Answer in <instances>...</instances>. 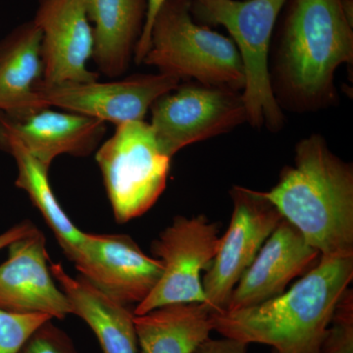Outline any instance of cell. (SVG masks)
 <instances>
[{"label":"cell","instance_id":"cell-1","mask_svg":"<svg viewBox=\"0 0 353 353\" xmlns=\"http://www.w3.org/2000/svg\"><path fill=\"white\" fill-rule=\"evenodd\" d=\"M263 194L320 256H353V167L321 134L296 143L294 164Z\"/></svg>","mask_w":353,"mask_h":353},{"label":"cell","instance_id":"cell-2","mask_svg":"<svg viewBox=\"0 0 353 353\" xmlns=\"http://www.w3.org/2000/svg\"><path fill=\"white\" fill-rule=\"evenodd\" d=\"M353 279V256H320L280 296L252 307L212 312L222 336L268 345L278 353H317L334 306Z\"/></svg>","mask_w":353,"mask_h":353},{"label":"cell","instance_id":"cell-3","mask_svg":"<svg viewBox=\"0 0 353 353\" xmlns=\"http://www.w3.org/2000/svg\"><path fill=\"white\" fill-rule=\"evenodd\" d=\"M352 61V23L341 0H294L272 83L279 104L301 112L333 106L334 73Z\"/></svg>","mask_w":353,"mask_h":353},{"label":"cell","instance_id":"cell-4","mask_svg":"<svg viewBox=\"0 0 353 353\" xmlns=\"http://www.w3.org/2000/svg\"><path fill=\"white\" fill-rule=\"evenodd\" d=\"M287 0H190L196 19L226 28L245 72L241 97L246 122L256 129L280 131L284 114L272 87L269 53L276 21Z\"/></svg>","mask_w":353,"mask_h":353},{"label":"cell","instance_id":"cell-5","mask_svg":"<svg viewBox=\"0 0 353 353\" xmlns=\"http://www.w3.org/2000/svg\"><path fill=\"white\" fill-rule=\"evenodd\" d=\"M143 64L159 73L240 92L245 72L234 41L192 20L190 0H166L153 22Z\"/></svg>","mask_w":353,"mask_h":353},{"label":"cell","instance_id":"cell-6","mask_svg":"<svg viewBox=\"0 0 353 353\" xmlns=\"http://www.w3.org/2000/svg\"><path fill=\"white\" fill-rule=\"evenodd\" d=\"M171 159L148 123L130 121L116 126L95 152L116 222L141 217L157 203L166 189Z\"/></svg>","mask_w":353,"mask_h":353},{"label":"cell","instance_id":"cell-7","mask_svg":"<svg viewBox=\"0 0 353 353\" xmlns=\"http://www.w3.org/2000/svg\"><path fill=\"white\" fill-rule=\"evenodd\" d=\"M220 227L205 215L176 216L152 241L163 273L157 287L134 308V315L176 303H205L201 273L212 264L220 245Z\"/></svg>","mask_w":353,"mask_h":353},{"label":"cell","instance_id":"cell-8","mask_svg":"<svg viewBox=\"0 0 353 353\" xmlns=\"http://www.w3.org/2000/svg\"><path fill=\"white\" fill-rule=\"evenodd\" d=\"M150 110V126L170 157L185 146L226 134L246 122L241 94L197 82L162 95Z\"/></svg>","mask_w":353,"mask_h":353},{"label":"cell","instance_id":"cell-9","mask_svg":"<svg viewBox=\"0 0 353 353\" xmlns=\"http://www.w3.org/2000/svg\"><path fill=\"white\" fill-rule=\"evenodd\" d=\"M230 196L234 206L231 221L202 279L205 303L214 311L225 310L239 280L283 219L263 192L234 185Z\"/></svg>","mask_w":353,"mask_h":353},{"label":"cell","instance_id":"cell-10","mask_svg":"<svg viewBox=\"0 0 353 353\" xmlns=\"http://www.w3.org/2000/svg\"><path fill=\"white\" fill-rule=\"evenodd\" d=\"M181 80L167 74H139L111 82L46 83L34 92L48 108L82 114L116 126L145 119L152 104L180 85Z\"/></svg>","mask_w":353,"mask_h":353},{"label":"cell","instance_id":"cell-11","mask_svg":"<svg viewBox=\"0 0 353 353\" xmlns=\"http://www.w3.org/2000/svg\"><path fill=\"white\" fill-rule=\"evenodd\" d=\"M74 263L90 284L128 306L143 303L163 273L161 261L128 234H83Z\"/></svg>","mask_w":353,"mask_h":353},{"label":"cell","instance_id":"cell-12","mask_svg":"<svg viewBox=\"0 0 353 353\" xmlns=\"http://www.w3.org/2000/svg\"><path fill=\"white\" fill-rule=\"evenodd\" d=\"M32 21L43 34L44 83L99 80L88 68L94 38L83 0H39Z\"/></svg>","mask_w":353,"mask_h":353},{"label":"cell","instance_id":"cell-13","mask_svg":"<svg viewBox=\"0 0 353 353\" xmlns=\"http://www.w3.org/2000/svg\"><path fill=\"white\" fill-rule=\"evenodd\" d=\"M44 234L36 228L10 243L0 265V308L20 314H46L64 319L72 314L63 290L48 267Z\"/></svg>","mask_w":353,"mask_h":353},{"label":"cell","instance_id":"cell-14","mask_svg":"<svg viewBox=\"0 0 353 353\" xmlns=\"http://www.w3.org/2000/svg\"><path fill=\"white\" fill-rule=\"evenodd\" d=\"M319 259L303 234L283 218L239 280L225 310L252 307L280 296Z\"/></svg>","mask_w":353,"mask_h":353},{"label":"cell","instance_id":"cell-15","mask_svg":"<svg viewBox=\"0 0 353 353\" xmlns=\"http://www.w3.org/2000/svg\"><path fill=\"white\" fill-rule=\"evenodd\" d=\"M106 123L82 114L43 108L11 118L0 113V132L17 141L46 169L61 155L87 157L99 148Z\"/></svg>","mask_w":353,"mask_h":353},{"label":"cell","instance_id":"cell-16","mask_svg":"<svg viewBox=\"0 0 353 353\" xmlns=\"http://www.w3.org/2000/svg\"><path fill=\"white\" fill-rule=\"evenodd\" d=\"M43 34L34 21L0 39V113L20 118L48 108L34 88L43 79Z\"/></svg>","mask_w":353,"mask_h":353},{"label":"cell","instance_id":"cell-17","mask_svg":"<svg viewBox=\"0 0 353 353\" xmlns=\"http://www.w3.org/2000/svg\"><path fill=\"white\" fill-rule=\"evenodd\" d=\"M52 277L68 299L72 314L87 323L102 353H138L134 313L81 277L74 279L60 263L50 265Z\"/></svg>","mask_w":353,"mask_h":353},{"label":"cell","instance_id":"cell-18","mask_svg":"<svg viewBox=\"0 0 353 353\" xmlns=\"http://www.w3.org/2000/svg\"><path fill=\"white\" fill-rule=\"evenodd\" d=\"M94 31L92 59L108 78L124 75L145 25L146 0H83Z\"/></svg>","mask_w":353,"mask_h":353},{"label":"cell","instance_id":"cell-19","mask_svg":"<svg viewBox=\"0 0 353 353\" xmlns=\"http://www.w3.org/2000/svg\"><path fill=\"white\" fill-rule=\"evenodd\" d=\"M213 309L202 303H176L134 315L141 353H192L214 331Z\"/></svg>","mask_w":353,"mask_h":353},{"label":"cell","instance_id":"cell-20","mask_svg":"<svg viewBox=\"0 0 353 353\" xmlns=\"http://www.w3.org/2000/svg\"><path fill=\"white\" fill-rule=\"evenodd\" d=\"M0 150L15 160L17 176L15 185L29 196L58 243L71 261H75L82 243L83 232L78 229L62 209L51 188L48 172L17 141L0 132Z\"/></svg>","mask_w":353,"mask_h":353},{"label":"cell","instance_id":"cell-21","mask_svg":"<svg viewBox=\"0 0 353 353\" xmlns=\"http://www.w3.org/2000/svg\"><path fill=\"white\" fill-rule=\"evenodd\" d=\"M319 353H353V290L350 288L334 306Z\"/></svg>","mask_w":353,"mask_h":353},{"label":"cell","instance_id":"cell-22","mask_svg":"<svg viewBox=\"0 0 353 353\" xmlns=\"http://www.w3.org/2000/svg\"><path fill=\"white\" fill-rule=\"evenodd\" d=\"M52 320L46 314H20L0 308V353H18L34 332Z\"/></svg>","mask_w":353,"mask_h":353},{"label":"cell","instance_id":"cell-23","mask_svg":"<svg viewBox=\"0 0 353 353\" xmlns=\"http://www.w3.org/2000/svg\"><path fill=\"white\" fill-rule=\"evenodd\" d=\"M18 353L78 352L67 334L50 320L30 336Z\"/></svg>","mask_w":353,"mask_h":353},{"label":"cell","instance_id":"cell-24","mask_svg":"<svg viewBox=\"0 0 353 353\" xmlns=\"http://www.w3.org/2000/svg\"><path fill=\"white\" fill-rule=\"evenodd\" d=\"M166 0H146V15L145 25H143V32H141V38H139L136 50H134V60L137 64L143 63L146 53L150 50V34L153 22L157 13L159 12L162 6Z\"/></svg>","mask_w":353,"mask_h":353},{"label":"cell","instance_id":"cell-25","mask_svg":"<svg viewBox=\"0 0 353 353\" xmlns=\"http://www.w3.org/2000/svg\"><path fill=\"white\" fill-rule=\"evenodd\" d=\"M248 345L243 341L223 336L211 339L209 336L192 353H248Z\"/></svg>","mask_w":353,"mask_h":353},{"label":"cell","instance_id":"cell-26","mask_svg":"<svg viewBox=\"0 0 353 353\" xmlns=\"http://www.w3.org/2000/svg\"><path fill=\"white\" fill-rule=\"evenodd\" d=\"M36 226L32 224L30 221H23L19 224L11 227L10 229L7 230L0 234V250L7 248L14 241L22 238V236H27L28 234L31 233L36 229Z\"/></svg>","mask_w":353,"mask_h":353},{"label":"cell","instance_id":"cell-27","mask_svg":"<svg viewBox=\"0 0 353 353\" xmlns=\"http://www.w3.org/2000/svg\"><path fill=\"white\" fill-rule=\"evenodd\" d=\"M271 353H278V352H276V350H272V352Z\"/></svg>","mask_w":353,"mask_h":353},{"label":"cell","instance_id":"cell-28","mask_svg":"<svg viewBox=\"0 0 353 353\" xmlns=\"http://www.w3.org/2000/svg\"><path fill=\"white\" fill-rule=\"evenodd\" d=\"M317 353H319V352H317Z\"/></svg>","mask_w":353,"mask_h":353}]
</instances>
